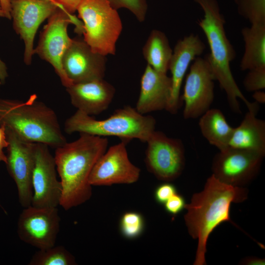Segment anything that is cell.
Segmentation results:
<instances>
[{"label":"cell","instance_id":"2","mask_svg":"<svg viewBox=\"0 0 265 265\" xmlns=\"http://www.w3.org/2000/svg\"><path fill=\"white\" fill-rule=\"evenodd\" d=\"M108 144L106 137L82 133L77 140L55 149L54 157L62 187L59 205L64 210L90 199L92 189L89 178Z\"/></svg>","mask_w":265,"mask_h":265},{"label":"cell","instance_id":"16","mask_svg":"<svg viewBox=\"0 0 265 265\" xmlns=\"http://www.w3.org/2000/svg\"><path fill=\"white\" fill-rule=\"evenodd\" d=\"M105 57L94 52L83 40L73 39L62 59L63 69L72 84L104 79Z\"/></svg>","mask_w":265,"mask_h":265},{"label":"cell","instance_id":"9","mask_svg":"<svg viewBox=\"0 0 265 265\" xmlns=\"http://www.w3.org/2000/svg\"><path fill=\"white\" fill-rule=\"evenodd\" d=\"M57 207H38L31 205L20 214L17 232L20 239L38 249L55 245L60 229Z\"/></svg>","mask_w":265,"mask_h":265},{"label":"cell","instance_id":"38","mask_svg":"<svg viewBox=\"0 0 265 265\" xmlns=\"http://www.w3.org/2000/svg\"><path fill=\"white\" fill-rule=\"evenodd\" d=\"M0 17H3V12H2V11L0 6Z\"/></svg>","mask_w":265,"mask_h":265},{"label":"cell","instance_id":"17","mask_svg":"<svg viewBox=\"0 0 265 265\" xmlns=\"http://www.w3.org/2000/svg\"><path fill=\"white\" fill-rule=\"evenodd\" d=\"M206 46L198 35L191 33L179 40L173 50L168 70L171 74V94L166 111L176 114L182 105L180 90L191 62L204 52Z\"/></svg>","mask_w":265,"mask_h":265},{"label":"cell","instance_id":"7","mask_svg":"<svg viewBox=\"0 0 265 265\" xmlns=\"http://www.w3.org/2000/svg\"><path fill=\"white\" fill-rule=\"evenodd\" d=\"M74 24L76 32L83 33V23L73 14L57 8L48 19V23L41 32L34 54L47 61L53 67L62 85L66 88L72 84L63 69L62 59L73 39L68 35L67 27Z\"/></svg>","mask_w":265,"mask_h":265},{"label":"cell","instance_id":"22","mask_svg":"<svg viewBox=\"0 0 265 265\" xmlns=\"http://www.w3.org/2000/svg\"><path fill=\"white\" fill-rule=\"evenodd\" d=\"M199 126L203 136L219 151L229 147L234 128L228 124L220 110L208 109L200 116Z\"/></svg>","mask_w":265,"mask_h":265},{"label":"cell","instance_id":"31","mask_svg":"<svg viewBox=\"0 0 265 265\" xmlns=\"http://www.w3.org/2000/svg\"><path fill=\"white\" fill-rule=\"evenodd\" d=\"M83 0H55L69 13L73 14Z\"/></svg>","mask_w":265,"mask_h":265},{"label":"cell","instance_id":"3","mask_svg":"<svg viewBox=\"0 0 265 265\" xmlns=\"http://www.w3.org/2000/svg\"><path fill=\"white\" fill-rule=\"evenodd\" d=\"M204 13L197 23L204 33L209 44L210 53L206 57L215 80L225 91L231 109L241 113L238 99L246 105L248 109L252 108L250 103L243 95L232 75L230 64L236 57V53L228 39L225 30V20L216 0H194Z\"/></svg>","mask_w":265,"mask_h":265},{"label":"cell","instance_id":"8","mask_svg":"<svg viewBox=\"0 0 265 265\" xmlns=\"http://www.w3.org/2000/svg\"><path fill=\"white\" fill-rule=\"evenodd\" d=\"M146 143L144 161L150 173L165 182L180 176L185 165V148L181 140L155 130Z\"/></svg>","mask_w":265,"mask_h":265},{"label":"cell","instance_id":"1","mask_svg":"<svg viewBox=\"0 0 265 265\" xmlns=\"http://www.w3.org/2000/svg\"><path fill=\"white\" fill-rule=\"evenodd\" d=\"M248 190L242 187L224 183L212 174L204 189L194 193L189 204H186L184 215L188 232L198 239L194 265H206L205 254L210 234L221 223H233L230 216L232 203H239L247 198Z\"/></svg>","mask_w":265,"mask_h":265},{"label":"cell","instance_id":"29","mask_svg":"<svg viewBox=\"0 0 265 265\" xmlns=\"http://www.w3.org/2000/svg\"><path fill=\"white\" fill-rule=\"evenodd\" d=\"M177 193L175 186L166 183L159 185L156 188L154 196L157 202L164 204L170 197Z\"/></svg>","mask_w":265,"mask_h":265},{"label":"cell","instance_id":"28","mask_svg":"<svg viewBox=\"0 0 265 265\" xmlns=\"http://www.w3.org/2000/svg\"><path fill=\"white\" fill-rule=\"evenodd\" d=\"M243 80L245 89L248 92H255L265 88V67L248 70Z\"/></svg>","mask_w":265,"mask_h":265},{"label":"cell","instance_id":"35","mask_svg":"<svg viewBox=\"0 0 265 265\" xmlns=\"http://www.w3.org/2000/svg\"><path fill=\"white\" fill-rule=\"evenodd\" d=\"M8 77L7 68L5 63L0 58V81L4 83Z\"/></svg>","mask_w":265,"mask_h":265},{"label":"cell","instance_id":"24","mask_svg":"<svg viewBox=\"0 0 265 265\" xmlns=\"http://www.w3.org/2000/svg\"><path fill=\"white\" fill-rule=\"evenodd\" d=\"M74 256L63 246L55 245L38 249L32 256L29 265H74Z\"/></svg>","mask_w":265,"mask_h":265},{"label":"cell","instance_id":"36","mask_svg":"<svg viewBox=\"0 0 265 265\" xmlns=\"http://www.w3.org/2000/svg\"><path fill=\"white\" fill-rule=\"evenodd\" d=\"M252 97L255 102L258 104H264L265 103V93L262 90L254 92Z\"/></svg>","mask_w":265,"mask_h":265},{"label":"cell","instance_id":"4","mask_svg":"<svg viewBox=\"0 0 265 265\" xmlns=\"http://www.w3.org/2000/svg\"><path fill=\"white\" fill-rule=\"evenodd\" d=\"M0 124L26 141L55 149L67 142L56 113L35 94L25 102L0 99Z\"/></svg>","mask_w":265,"mask_h":265},{"label":"cell","instance_id":"14","mask_svg":"<svg viewBox=\"0 0 265 265\" xmlns=\"http://www.w3.org/2000/svg\"><path fill=\"white\" fill-rule=\"evenodd\" d=\"M128 142L122 140L110 146L99 159L89 178L92 186L131 184L138 181L141 170L129 159Z\"/></svg>","mask_w":265,"mask_h":265},{"label":"cell","instance_id":"34","mask_svg":"<svg viewBox=\"0 0 265 265\" xmlns=\"http://www.w3.org/2000/svg\"><path fill=\"white\" fill-rule=\"evenodd\" d=\"M240 263L246 265H265V260L264 259L250 257L244 259Z\"/></svg>","mask_w":265,"mask_h":265},{"label":"cell","instance_id":"15","mask_svg":"<svg viewBox=\"0 0 265 265\" xmlns=\"http://www.w3.org/2000/svg\"><path fill=\"white\" fill-rule=\"evenodd\" d=\"M49 148L45 144L35 143L31 202V205L35 207H57L59 205L61 185L57 179L54 157Z\"/></svg>","mask_w":265,"mask_h":265},{"label":"cell","instance_id":"18","mask_svg":"<svg viewBox=\"0 0 265 265\" xmlns=\"http://www.w3.org/2000/svg\"><path fill=\"white\" fill-rule=\"evenodd\" d=\"M72 105L88 115L106 110L114 98V86L104 79L74 83L66 87Z\"/></svg>","mask_w":265,"mask_h":265},{"label":"cell","instance_id":"11","mask_svg":"<svg viewBox=\"0 0 265 265\" xmlns=\"http://www.w3.org/2000/svg\"><path fill=\"white\" fill-rule=\"evenodd\" d=\"M214 80L206 58L196 57L190 64L181 96L185 119L197 118L210 109L214 99Z\"/></svg>","mask_w":265,"mask_h":265},{"label":"cell","instance_id":"5","mask_svg":"<svg viewBox=\"0 0 265 265\" xmlns=\"http://www.w3.org/2000/svg\"><path fill=\"white\" fill-rule=\"evenodd\" d=\"M156 120L151 115L138 112L130 106L116 109L109 117L97 120L77 110L65 122L64 130L67 134L87 133L101 137L116 136L129 141L137 139L146 142L155 131Z\"/></svg>","mask_w":265,"mask_h":265},{"label":"cell","instance_id":"37","mask_svg":"<svg viewBox=\"0 0 265 265\" xmlns=\"http://www.w3.org/2000/svg\"><path fill=\"white\" fill-rule=\"evenodd\" d=\"M49 0V1H51V2H53V3H54V4H55L58 6V7L59 8H60V9H62V10H63V11H64L67 12L65 10V9H64L62 6H61V5H59L58 3H57V2L55 1V0Z\"/></svg>","mask_w":265,"mask_h":265},{"label":"cell","instance_id":"27","mask_svg":"<svg viewBox=\"0 0 265 265\" xmlns=\"http://www.w3.org/2000/svg\"><path fill=\"white\" fill-rule=\"evenodd\" d=\"M115 9L125 8L130 10L140 22H143L147 11L146 0H107Z\"/></svg>","mask_w":265,"mask_h":265},{"label":"cell","instance_id":"21","mask_svg":"<svg viewBox=\"0 0 265 265\" xmlns=\"http://www.w3.org/2000/svg\"><path fill=\"white\" fill-rule=\"evenodd\" d=\"M244 52L239 64L242 71L265 67V24L251 25L241 31Z\"/></svg>","mask_w":265,"mask_h":265},{"label":"cell","instance_id":"32","mask_svg":"<svg viewBox=\"0 0 265 265\" xmlns=\"http://www.w3.org/2000/svg\"><path fill=\"white\" fill-rule=\"evenodd\" d=\"M7 146L8 141L5 134V128L3 125L0 124V162L2 161L5 163L6 161V156L4 153L3 149L6 148Z\"/></svg>","mask_w":265,"mask_h":265},{"label":"cell","instance_id":"13","mask_svg":"<svg viewBox=\"0 0 265 265\" xmlns=\"http://www.w3.org/2000/svg\"><path fill=\"white\" fill-rule=\"evenodd\" d=\"M10 2L13 27L24 41V61L29 65L34 54V40L38 27L58 7L46 0H10Z\"/></svg>","mask_w":265,"mask_h":265},{"label":"cell","instance_id":"10","mask_svg":"<svg viewBox=\"0 0 265 265\" xmlns=\"http://www.w3.org/2000/svg\"><path fill=\"white\" fill-rule=\"evenodd\" d=\"M5 128L8 141L5 164L16 184L19 202L21 206L26 208L31 205L33 196L32 178L35 143L25 141L10 129Z\"/></svg>","mask_w":265,"mask_h":265},{"label":"cell","instance_id":"26","mask_svg":"<svg viewBox=\"0 0 265 265\" xmlns=\"http://www.w3.org/2000/svg\"><path fill=\"white\" fill-rule=\"evenodd\" d=\"M120 229L122 234L129 239L139 237L144 228V220L142 215L137 212L124 213L120 220Z\"/></svg>","mask_w":265,"mask_h":265},{"label":"cell","instance_id":"6","mask_svg":"<svg viewBox=\"0 0 265 265\" xmlns=\"http://www.w3.org/2000/svg\"><path fill=\"white\" fill-rule=\"evenodd\" d=\"M77 11L83 23V40L95 53L113 55L122 30L117 11L107 0H83Z\"/></svg>","mask_w":265,"mask_h":265},{"label":"cell","instance_id":"30","mask_svg":"<svg viewBox=\"0 0 265 265\" xmlns=\"http://www.w3.org/2000/svg\"><path fill=\"white\" fill-rule=\"evenodd\" d=\"M185 205L184 197L177 193L170 197L164 204L166 212L173 215L180 212L185 209Z\"/></svg>","mask_w":265,"mask_h":265},{"label":"cell","instance_id":"12","mask_svg":"<svg viewBox=\"0 0 265 265\" xmlns=\"http://www.w3.org/2000/svg\"><path fill=\"white\" fill-rule=\"evenodd\" d=\"M265 154L229 147L214 156L212 169L220 181L242 187L258 174Z\"/></svg>","mask_w":265,"mask_h":265},{"label":"cell","instance_id":"25","mask_svg":"<svg viewBox=\"0 0 265 265\" xmlns=\"http://www.w3.org/2000/svg\"><path fill=\"white\" fill-rule=\"evenodd\" d=\"M238 14L251 25L265 24V0H234Z\"/></svg>","mask_w":265,"mask_h":265},{"label":"cell","instance_id":"19","mask_svg":"<svg viewBox=\"0 0 265 265\" xmlns=\"http://www.w3.org/2000/svg\"><path fill=\"white\" fill-rule=\"evenodd\" d=\"M171 78L147 64L140 80L135 109L142 114L166 110L171 97Z\"/></svg>","mask_w":265,"mask_h":265},{"label":"cell","instance_id":"33","mask_svg":"<svg viewBox=\"0 0 265 265\" xmlns=\"http://www.w3.org/2000/svg\"><path fill=\"white\" fill-rule=\"evenodd\" d=\"M0 4L3 12V18L9 20L11 17V2L10 0H0Z\"/></svg>","mask_w":265,"mask_h":265},{"label":"cell","instance_id":"20","mask_svg":"<svg viewBox=\"0 0 265 265\" xmlns=\"http://www.w3.org/2000/svg\"><path fill=\"white\" fill-rule=\"evenodd\" d=\"M258 109V106L248 109L234 128L229 147L265 154V121L256 117Z\"/></svg>","mask_w":265,"mask_h":265},{"label":"cell","instance_id":"23","mask_svg":"<svg viewBox=\"0 0 265 265\" xmlns=\"http://www.w3.org/2000/svg\"><path fill=\"white\" fill-rule=\"evenodd\" d=\"M172 53L165 33L158 29L152 30L143 48L147 64L158 72L166 74Z\"/></svg>","mask_w":265,"mask_h":265}]
</instances>
